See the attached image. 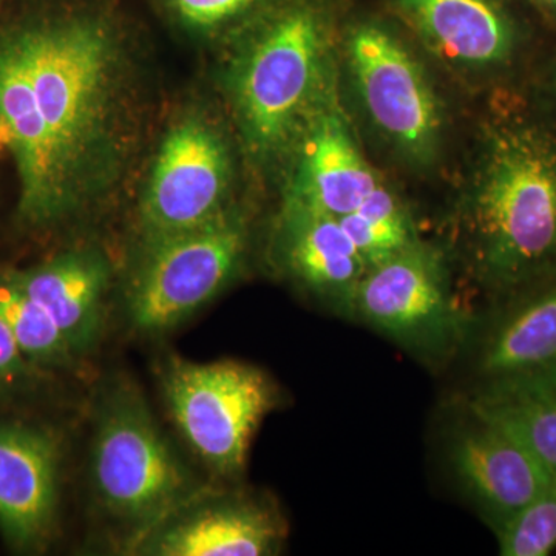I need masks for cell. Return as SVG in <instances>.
Masks as SVG:
<instances>
[{
	"label": "cell",
	"instance_id": "9",
	"mask_svg": "<svg viewBox=\"0 0 556 556\" xmlns=\"http://www.w3.org/2000/svg\"><path fill=\"white\" fill-rule=\"evenodd\" d=\"M228 142L206 116H182L161 142L139 204L142 247L200 228L229 211Z\"/></svg>",
	"mask_w": 556,
	"mask_h": 556
},
{
	"label": "cell",
	"instance_id": "10",
	"mask_svg": "<svg viewBox=\"0 0 556 556\" xmlns=\"http://www.w3.org/2000/svg\"><path fill=\"white\" fill-rule=\"evenodd\" d=\"M64 439L56 428L0 417V535L17 554H42L60 526Z\"/></svg>",
	"mask_w": 556,
	"mask_h": 556
},
{
	"label": "cell",
	"instance_id": "20",
	"mask_svg": "<svg viewBox=\"0 0 556 556\" xmlns=\"http://www.w3.org/2000/svg\"><path fill=\"white\" fill-rule=\"evenodd\" d=\"M339 222L368 269L419 240L404 201L383 181Z\"/></svg>",
	"mask_w": 556,
	"mask_h": 556
},
{
	"label": "cell",
	"instance_id": "15",
	"mask_svg": "<svg viewBox=\"0 0 556 556\" xmlns=\"http://www.w3.org/2000/svg\"><path fill=\"white\" fill-rule=\"evenodd\" d=\"M475 420L473 427L457 434L450 456L456 477L496 532L551 482L552 475L504 428Z\"/></svg>",
	"mask_w": 556,
	"mask_h": 556
},
{
	"label": "cell",
	"instance_id": "18",
	"mask_svg": "<svg viewBox=\"0 0 556 556\" xmlns=\"http://www.w3.org/2000/svg\"><path fill=\"white\" fill-rule=\"evenodd\" d=\"M471 413L518 439L556 475V368L484 382L468 402Z\"/></svg>",
	"mask_w": 556,
	"mask_h": 556
},
{
	"label": "cell",
	"instance_id": "1",
	"mask_svg": "<svg viewBox=\"0 0 556 556\" xmlns=\"http://www.w3.org/2000/svg\"><path fill=\"white\" fill-rule=\"evenodd\" d=\"M127 53L108 0H53L0 28V152L25 230L60 228L119 181L135 134Z\"/></svg>",
	"mask_w": 556,
	"mask_h": 556
},
{
	"label": "cell",
	"instance_id": "17",
	"mask_svg": "<svg viewBox=\"0 0 556 556\" xmlns=\"http://www.w3.org/2000/svg\"><path fill=\"white\" fill-rule=\"evenodd\" d=\"M481 357L484 382L525 378L556 368V269L504 295Z\"/></svg>",
	"mask_w": 556,
	"mask_h": 556
},
{
	"label": "cell",
	"instance_id": "5",
	"mask_svg": "<svg viewBox=\"0 0 556 556\" xmlns=\"http://www.w3.org/2000/svg\"><path fill=\"white\" fill-rule=\"evenodd\" d=\"M159 379L164 404L190 450L217 477L239 478L255 430L277 404L268 376L237 361L169 357Z\"/></svg>",
	"mask_w": 556,
	"mask_h": 556
},
{
	"label": "cell",
	"instance_id": "14",
	"mask_svg": "<svg viewBox=\"0 0 556 556\" xmlns=\"http://www.w3.org/2000/svg\"><path fill=\"white\" fill-rule=\"evenodd\" d=\"M274 255L281 270L305 291L353 316L354 295L368 266L339 218L285 200Z\"/></svg>",
	"mask_w": 556,
	"mask_h": 556
},
{
	"label": "cell",
	"instance_id": "21",
	"mask_svg": "<svg viewBox=\"0 0 556 556\" xmlns=\"http://www.w3.org/2000/svg\"><path fill=\"white\" fill-rule=\"evenodd\" d=\"M500 554L546 556L556 548V475L527 506L496 530Z\"/></svg>",
	"mask_w": 556,
	"mask_h": 556
},
{
	"label": "cell",
	"instance_id": "7",
	"mask_svg": "<svg viewBox=\"0 0 556 556\" xmlns=\"http://www.w3.org/2000/svg\"><path fill=\"white\" fill-rule=\"evenodd\" d=\"M362 105L380 137L409 164H433L444 138L441 101L404 39L379 17H358L340 38Z\"/></svg>",
	"mask_w": 556,
	"mask_h": 556
},
{
	"label": "cell",
	"instance_id": "12",
	"mask_svg": "<svg viewBox=\"0 0 556 556\" xmlns=\"http://www.w3.org/2000/svg\"><path fill=\"white\" fill-rule=\"evenodd\" d=\"M285 525L268 504L203 490L131 548L153 556L274 555Z\"/></svg>",
	"mask_w": 556,
	"mask_h": 556
},
{
	"label": "cell",
	"instance_id": "23",
	"mask_svg": "<svg viewBox=\"0 0 556 556\" xmlns=\"http://www.w3.org/2000/svg\"><path fill=\"white\" fill-rule=\"evenodd\" d=\"M47 372L33 367L0 321V401L27 396L46 378Z\"/></svg>",
	"mask_w": 556,
	"mask_h": 556
},
{
	"label": "cell",
	"instance_id": "19",
	"mask_svg": "<svg viewBox=\"0 0 556 556\" xmlns=\"http://www.w3.org/2000/svg\"><path fill=\"white\" fill-rule=\"evenodd\" d=\"M0 321L33 367L47 375L78 367L56 321L21 287L13 268H0Z\"/></svg>",
	"mask_w": 556,
	"mask_h": 556
},
{
	"label": "cell",
	"instance_id": "11",
	"mask_svg": "<svg viewBox=\"0 0 556 556\" xmlns=\"http://www.w3.org/2000/svg\"><path fill=\"white\" fill-rule=\"evenodd\" d=\"M289 156L294 174L285 200L331 217L353 212L382 182L358 148L338 78L321 94Z\"/></svg>",
	"mask_w": 556,
	"mask_h": 556
},
{
	"label": "cell",
	"instance_id": "13",
	"mask_svg": "<svg viewBox=\"0 0 556 556\" xmlns=\"http://www.w3.org/2000/svg\"><path fill=\"white\" fill-rule=\"evenodd\" d=\"M383 2L426 49L464 72L506 65L517 50V24L501 0Z\"/></svg>",
	"mask_w": 556,
	"mask_h": 556
},
{
	"label": "cell",
	"instance_id": "2",
	"mask_svg": "<svg viewBox=\"0 0 556 556\" xmlns=\"http://www.w3.org/2000/svg\"><path fill=\"white\" fill-rule=\"evenodd\" d=\"M455 212V240L485 291L507 295L556 269V135L490 124Z\"/></svg>",
	"mask_w": 556,
	"mask_h": 556
},
{
	"label": "cell",
	"instance_id": "22",
	"mask_svg": "<svg viewBox=\"0 0 556 556\" xmlns=\"http://www.w3.org/2000/svg\"><path fill=\"white\" fill-rule=\"evenodd\" d=\"M175 20L197 31L243 24L269 0H163Z\"/></svg>",
	"mask_w": 556,
	"mask_h": 556
},
{
	"label": "cell",
	"instance_id": "3",
	"mask_svg": "<svg viewBox=\"0 0 556 556\" xmlns=\"http://www.w3.org/2000/svg\"><path fill=\"white\" fill-rule=\"evenodd\" d=\"M340 0H269L241 24L228 87L252 159H289L300 131L338 78Z\"/></svg>",
	"mask_w": 556,
	"mask_h": 556
},
{
	"label": "cell",
	"instance_id": "8",
	"mask_svg": "<svg viewBox=\"0 0 556 556\" xmlns=\"http://www.w3.org/2000/svg\"><path fill=\"white\" fill-rule=\"evenodd\" d=\"M353 316L420 357L447 356L463 339L444 255L420 240L365 273Z\"/></svg>",
	"mask_w": 556,
	"mask_h": 556
},
{
	"label": "cell",
	"instance_id": "24",
	"mask_svg": "<svg viewBox=\"0 0 556 556\" xmlns=\"http://www.w3.org/2000/svg\"><path fill=\"white\" fill-rule=\"evenodd\" d=\"M530 2L536 3L538 7L556 16V0H530Z\"/></svg>",
	"mask_w": 556,
	"mask_h": 556
},
{
	"label": "cell",
	"instance_id": "16",
	"mask_svg": "<svg viewBox=\"0 0 556 556\" xmlns=\"http://www.w3.org/2000/svg\"><path fill=\"white\" fill-rule=\"evenodd\" d=\"M21 287L53 317L73 353L87 356L101 342L112 268L97 249H70L14 269Z\"/></svg>",
	"mask_w": 556,
	"mask_h": 556
},
{
	"label": "cell",
	"instance_id": "6",
	"mask_svg": "<svg viewBox=\"0 0 556 556\" xmlns=\"http://www.w3.org/2000/svg\"><path fill=\"white\" fill-rule=\"evenodd\" d=\"M142 248L127 288V318L135 331L160 336L228 287L247 254V218L230 207L207 225Z\"/></svg>",
	"mask_w": 556,
	"mask_h": 556
},
{
	"label": "cell",
	"instance_id": "4",
	"mask_svg": "<svg viewBox=\"0 0 556 556\" xmlns=\"http://www.w3.org/2000/svg\"><path fill=\"white\" fill-rule=\"evenodd\" d=\"M89 470L98 506L126 532V551L206 490L126 378L110 380L98 397Z\"/></svg>",
	"mask_w": 556,
	"mask_h": 556
}]
</instances>
